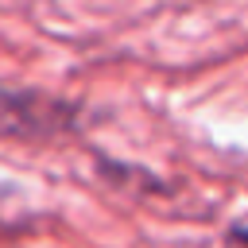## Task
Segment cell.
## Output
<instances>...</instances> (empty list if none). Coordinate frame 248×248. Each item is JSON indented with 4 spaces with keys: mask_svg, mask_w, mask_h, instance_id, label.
I'll return each mask as SVG.
<instances>
[{
    "mask_svg": "<svg viewBox=\"0 0 248 248\" xmlns=\"http://www.w3.org/2000/svg\"><path fill=\"white\" fill-rule=\"evenodd\" d=\"M74 120V105L50 93L0 85V140H50L58 132H70Z\"/></svg>",
    "mask_w": 248,
    "mask_h": 248,
    "instance_id": "obj_1",
    "label": "cell"
}]
</instances>
